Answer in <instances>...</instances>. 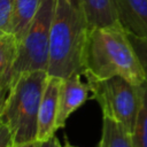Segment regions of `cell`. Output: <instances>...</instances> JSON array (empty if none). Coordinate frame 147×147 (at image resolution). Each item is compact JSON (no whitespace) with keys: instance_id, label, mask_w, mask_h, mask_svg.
<instances>
[{"instance_id":"cell-18","label":"cell","mask_w":147,"mask_h":147,"mask_svg":"<svg viewBox=\"0 0 147 147\" xmlns=\"http://www.w3.org/2000/svg\"><path fill=\"white\" fill-rule=\"evenodd\" d=\"M6 95H7V92L3 91L1 87H0V111H1V108H2V105L5 102V99H6Z\"/></svg>"},{"instance_id":"cell-10","label":"cell","mask_w":147,"mask_h":147,"mask_svg":"<svg viewBox=\"0 0 147 147\" xmlns=\"http://www.w3.org/2000/svg\"><path fill=\"white\" fill-rule=\"evenodd\" d=\"M42 0H15L11 34L20 44L34 18Z\"/></svg>"},{"instance_id":"cell-6","label":"cell","mask_w":147,"mask_h":147,"mask_svg":"<svg viewBox=\"0 0 147 147\" xmlns=\"http://www.w3.org/2000/svg\"><path fill=\"white\" fill-rule=\"evenodd\" d=\"M62 78L48 76L39 107L37 141H46L55 136L60 111V88Z\"/></svg>"},{"instance_id":"cell-1","label":"cell","mask_w":147,"mask_h":147,"mask_svg":"<svg viewBox=\"0 0 147 147\" xmlns=\"http://www.w3.org/2000/svg\"><path fill=\"white\" fill-rule=\"evenodd\" d=\"M83 76L87 80L123 77L137 86L146 80L145 70L129 33L119 23L90 30L84 53Z\"/></svg>"},{"instance_id":"cell-9","label":"cell","mask_w":147,"mask_h":147,"mask_svg":"<svg viewBox=\"0 0 147 147\" xmlns=\"http://www.w3.org/2000/svg\"><path fill=\"white\" fill-rule=\"evenodd\" d=\"M90 30L118 24L116 0H80Z\"/></svg>"},{"instance_id":"cell-13","label":"cell","mask_w":147,"mask_h":147,"mask_svg":"<svg viewBox=\"0 0 147 147\" xmlns=\"http://www.w3.org/2000/svg\"><path fill=\"white\" fill-rule=\"evenodd\" d=\"M140 109L132 132V140L134 147H147V80L140 85Z\"/></svg>"},{"instance_id":"cell-8","label":"cell","mask_w":147,"mask_h":147,"mask_svg":"<svg viewBox=\"0 0 147 147\" xmlns=\"http://www.w3.org/2000/svg\"><path fill=\"white\" fill-rule=\"evenodd\" d=\"M118 22L132 36L147 39V0H116Z\"/></svg>"},{"instance_id":"cell-4","label":"cell","mask_w":147,"mask_h":147,"mask_svg":"<svg viewBox=\"0 0 147 147\" xmlns=\"http://www.w3.org/2000/svg\"><path fill=\"white\" fill-rule=\"evenodd\" d=\"M56 0H42L25 36L18 44L17 55L9 72L8 87L23 72L46 70L48 65L51 28Z\"/></svg>"},{"instance_id":"cell-7","label":"cell","mask_w":147,"mask_h":147,"mask_svg":"<svg viewBox=\"0 0 147 147\" xmlns=\"http://www.w3.org/2000/svg\"><path fill=\"white\" fill-rule=\"evenodd\" d=\"M83 74L76 72L62 79L60 88V111L57 116V129L65 126L70 115L80 108L88 99L91 91L88 83L82 80Z\"/></svg>"},{"instance_id":"cell-12","label":"cell","mask_w":147,"mask_h":147,"mask_svg":"<svg viewBox=\"0 0 147 147\" xmlns=\"http://www.w3.org/2000/svg\"><path fill=\"white\" fill-rule=\"evenodd\" d=\"M18 42L11 33L0 34V87L8 92V78L17 55Z\"/></svg>"},{"instance_id":"cell-2","label":"cell","mask_w":147,"mask_h":147,"mask_svg":"<svg viewBox=\"0 0 147 147\" xmlns=\"http://www.w3.org/2000/svg\"><path fill=\"white\" fill-rule=\"evenodd\" d=\"M90 26L80 0H56L51 28L48 76L62 79L83 74Z\"/></svg>"},{"instance_id":"cell-11","label":"cell","mask_w":147,"mask_h":147,"mask_svg":"<svg viewBox=\"0 0 147 147\" xmlns=\"http://www.w3.org/2000/svg\"><path fill=\"white\" fill-rule=\"evenodd\" d=\"M98 147H134L132 134L117 122L103 117Z\"/></svg>"},{"instance_id":"cell-14","label":"cell","mask_w":147,"mask_h":147,"mask_svg":"<svg viewBox=\"0 0 147 147\" xmlns=\"http://www.w3.org/2000/svg\"><path fill=\"white\" fill-rule=\"evenodd\" d=\"M15 0H0V31L11 33Z\"/></svg>"},{"instance_id":"cell-3","label":"cell","mask_w":147,"mask_h":147,"mask_svg":"<svg viewBox=\"0 0 147 147\" xmlns=\"http://www.w3.org/2000/svg\"><path fill=\"white\" fill-rule=\"evenodd\" d=\"M46 70L23 72L8 87L0 119L10 131L13 147L37 141L40 101L46 86Z\"/></svg>"},{"instance_id":"cell-21","label":"cell","mask_w":147,"mask_h":147,"mask_svg":"<svg viewBox=\"0 0 147 147\" xmlns=\"http://www.w3.org/2000/svg\"><path fill=\"white\" fill-rule=\"evenodd\" d=\"M2 33H5V32H2V31H0V34H2Z\"/></svg>"},{"instance_id":"cell-16","label":"cell","mask_w":147,"mask_h":147,"mask_svg":"<svg viewBox=\"0 0 147 147\" xmlns=\"http://www.w3.org/2000/svg\"><path fill=\"white\" fill-rule=\"evenodd\" d=\"M0 147H13V139L10 131L1 119H0Z\"/></svg>"},{"instance_id":"cell-15","label":"cell","mask_w":147,"mask_h":147,"mask_svg":"<svg viewBox=\"0 0 147 147\" xmlns=\"http://www.w3.org/2000/svg\"><path fill=\"white\" fill-rule=\"evenodd\" d=\"M130 40L133 45L134 51L138 54V57L141 62V65L145 70V75H146V80H147V39L144 38H139L132 34H129Z\"/></svg>"},{"instance_id":"cell-17","label":"cell","mask_w":147,"mask_h":147,"mask_svg":"<svg viewBox=\"0 0 147 147\" xmlns=\"http://www.w3.org/2000/svg\"><path fill=\"white\" fill-rule=\"evenodd\" d=\"M38 142V141H37ZM37 147H62V145L60 144L59 139L54 136L53 138L46 140V141H41V142H38Z\"/></svg>"},{"instance_id":"cell-5","label":"cell","mask_w":147,"mask_h":147,"mask_svg":"<svg viewBox=\"0 0 147 147\" xmlns=\"http://www.w3.org/2000/svg\"><path fill=\"white\" fill-rule=\"evenodd\" d=\"M86 82L91 99L99 103L102 116L117 122L132 134L140 109V86L123 77Z\"/></svg>"},{"instance_id":"cell-19","label":"cell","mask_w":147,"mask_h":147,"mask_svg":"<svg viewBox=\"0 0 147 147\" xmlns=\"http://www.w3.org/2000/svg\"><path fill=\"white\" fill-rule=\"evenodd\" d=\"M38 142L34 141V142H30V144H24V145H18V146H14V147H37Z\"/></svg>"},{"instance_id":"cell-20","label":"cell","mask_w":147,"mask_h":147,"mask_svg":"<svg viewBox=\"0 0 147 147\" xmlns=\"http://www.w3.org/2000/svg\"><path fill=\"white\" fill-rule=\"evenodd\" d=\"M62 147H77V146H74V145H71V144L68 141V139H65V142H64V145H63Z\"/></svg>"}]
</instances>
